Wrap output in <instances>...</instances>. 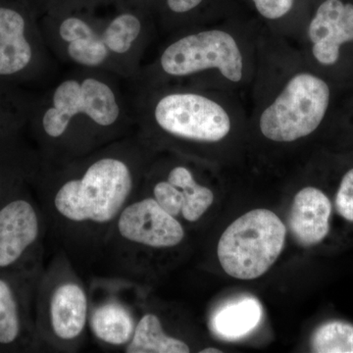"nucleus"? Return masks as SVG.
<instances>
[{"mask_svg":"<svg viewBox=\"0 0 353 353\" xmlns=\"http://www.w3.org/2000/svg\"><path fill=\"white\" fill-rule=\"evenodd\" d=\"M24 134L0 141V204L21 188L34 187L43 169L38 150Z\"/></svg>","mask_w":353,"mask_h":353,"instance_id":"15","label":"nucleus"},{"mask_svg":"<svg viewBox=\"0 0 353 353\" xmlns=\"http://www.w3.org/2000/svg\"><path fill=\"white\" fill-rule=\"evenodd\" d=\"M145 176V141L134 132L66 163L43 165L34 187L64 243L92 250L105 245Z\"/></svg>","mask_w":353,"mask_h":353,"instance_id":"1","label":"nucleus"},{"mask_svg":"<svg viewBox=\"0 0 353 353\" xmlns=\"http://www.w3.org/2000/svg\"><path fill=\"white\" fill-rule=\"evenodd\" d=\"M60 67L28 0H0V83L43 90L60 75Z\"/></svg>","mask_w":353,"mask_h":353,"instance_id":"5","label":"nucleus"},{"mask_svg":"<svg viewBox=\"0 0 353 353\" xmlns=\"http://www.w3.org/2000/svg\"><path fill=\"white\" fill-rule=\"evenodd\" d=\"M81 1H85V0H28L34 10L38 14L39 18L43 14Z\"/></svg>","mask_w":353,"mask_h":353,"instance_id":"24","label":"nucleus"},{"mask_svg":"<svg viewBox=\"0 0 353 353\" xmlns=\"http://www.w3.org/2000/svg\"><path fill=\"white\" fill-rule=\"evenodd\" d=\"M39 92L0 83V141L25 134Z\"/></svg>","mask_w":353,"mask_h":353,"instance_id":"18","label":"nucleus"},{"mask_svg":"<svg viewBox=\"0 0 353 353\" xmlns=\"http://www.w3.org/2000/svg\"><path fill=\"white\" fill-rule=\"evenodd\" d=\"M129 85L139 134L155 131L178 141L216 143L231 130L225 109L205 95L192 92L152 94L145 88Z\"/></svg>","mask_w":353,"mask_h":353,"instance_id":"4","label":"nucleus"},{"mask_svg":"<svg viewBox=\"0 0 353 353\" xmlns=\"http://www.w3.org/2000/svg\"><path fill=\"white\" fill-rule=\"evenodd\" d=\"M221 350H216V348H204L203 350H201V353H219Z\"/></svg>","mask_w":353,"mask_h":353,"instance_id":"26","label":"nucleus"},{"mask_svg":"<svg viewBox=\"0 0 353 353\" xmlns=\"http://www.w3.org/2000/svg\"><path fill=\"white\" fill-rule=\"evenodd\" d=\"M46 46L60 66L106 72L132 81L146 43L143 6L120 0H85L43 14Z\"/></svg>","mask_w":353,"mask_h":353,"instance_id":"3","label":"nucleus"},{"mask_svg":"<svg viewBox=\"0 0 353 353\" xmlns=\"http://www.w3.org/2000/svg\"><path fill=\"white\" fill-rule=\"evenodd\" d=\"M330 88L322 80L303 73L290 79L283 92L260 117L265 138L290 143L315 131L324 119Z\"/></svg>","mask_w":353,"mask_h":353,"instance_id":"8","label":"nucleus"},{"mask_svg":"<svg viewBox=\"0 0 353 353\" xmlns=\"http://www.w3.org/2000/svg\"><path fill=\"white\" fill-rule=\"evenodd\" d=\"M331 201L322 190L307 187L294 196L289 215L290 233L299 245L321 243L330 231Z\"/></svg>","mask_w":353,"mask_h":353,"instance_id":"14","label":"nucleus"},{"mask_svg":"<svg viewBox=\"0 0 353 353\" xmlns=\"http://www.w3.org/2000/svg\"><path fill=\"white\" fill-rule=\"evenodd\" d=\"M29 187L16 190L0 204V271L39 278V252L46 223Z\"/></svg>","mask_w":353,"mask_h":353,"instance_id":"9","label":"nucleus"},{"mask_svg":"<svg viewBox=\"0 0 353 353\" xmlns=\"http://www.w3.org/2000/svg\"><path fill=\"white\" fill-rule=\"evenodd\" d=\"M39 279L0 271V352H29L39 347L31 313Z\"/></svg>","mask_w":353,"mask_h":353,"instance_id":"12","label":"nucleus"},{"mask_svg":"<svg viewBox=\"0 0 353 353\" xmlns=\"http://www.w3.org/2000/svg\"><path fill=\"white\" fill-rule=\"evenodd\" d=\"M125 348L126 353H188L185 341L168 336L159 317L145 313L138 320L134 334Z\"/></svg>","mask_w":353,"mask_h":353,"instance_id":"19","label":"nucleus"},{"mask_svg":"<svg viewBox=\"0 0 353 353\" xmlns=\"http://www.w3.org/2000/svg\"><path fill=\"white\" fill-rule=\"evenodd\" d=\"M311 347L318 353H353V326L348 323L331 321L316 330Z\"/></svg>","mask_w":353,"mask_h":353,"instance_id":"21","label":"nucleus"},{"mask_svg":"<svg viewBox=\"0 0 353 353\" xmlns=\"http://www.w3.org/2000/svg\"><path fill=\"white\" fill-rule=\"evenodd\" d=\"M134 132L128 81L87 69H68L39 90L26 130L44 166L66 163Z\"/></svg>","mask_w":353,"mask_h":353,"instance_id":"2","label":"nucleus"},{"mask_svg":"<svg viewBox=\"0 0 353 353\" xmlns=\"http://www.w3.org/2000/svg\"><path fill=\"white\" fill-rule=\"evenodd\" d=\"M37 294V332L39 343L70 350L82 340L88 325L87 290L69 264L51 266L39 277Z\"/></svg>","mask_w":353,"mask_h":353,"instance_id":"6","label":"nucleus"},{"mask_svg":"<svg viewBox=\"0 0 353 353\" xmlns=\"http://www.w3.org/2000/svg\"><path fill=\"white\" fill-rule=\"evenodd\" d=\"M137 322L131 307L116 297H108L90 307V330L97 341L109 347H126Z\"/></svg>","mask_w":353,"mask_h":353,"instance_id":"16","label":"nucleus"},{"mask_svg":"<svg viewBox=\"0 0 353 353\" xmlns=\"http://www.w3.org/2000/svg\"><path fill=\"white\" fill-rule=\"evenodd\" d=\"M120 1L129 2V3H134V4H137V6H143V4H141V0H120Z\"/></svg>","mask_w":353,"mask_h":353,"instance_id":"27","label":"nucleus"},{"mask_svg":"<svg viewBox=\"0 0 353 353\" xmlns=\"http://www.w3.org/2000/svg\"><path fill=\"white\" fill-rule=\"evenodd\" d=\"M312 52L319 63L333 65L340 48L353 41V6L341 0H326L318 8L308 29Z\"/></svg>","mask_w":353,"mask_h":353,"instance_id":"13","label":"nucleus"},{"mask_svg":"<svg viewBox=\"0 0 353 353\" xmlns=\"http://www.w3.org/2000/svg\"><path fill=\"white\" fill-rule=\"evenodd\" d=\"M162 75L185 78L208 69H218L225 78H243V57L238 44L226 32L210 30L185 34L167 46L158 58Z\"/></svg>","mask_w":353,"mask_h":353,"instance_id":"10","label":"nucleus"},{"mask_svg":"<svg viewBox=\"0 0 353 353\" xmlns=\"http://www.w3.org/2000/svg\"><path fill=\"white\" fill-rule=\"evenodd\" d=\"M257 11L267 19H279L290 12L294 0H252Z\"/></svg>","mask_w":353,"mask_h":353,"instance_id":"23","label":"nucleus"},{"mask_svg":"<svg viewBox=\"0 0 353 353\" xmlns=\"http://www.w3.org/2000/svg\"><path fill=\"white\" fill-rule=\"evenodd\" d=\"M203 0H166L167 7L176 15H183L201 6Z\"/></svg>","mask_w":353,"mask_h":353,"instance_id":"25","label":"nucleus"},{"mask_svg":"<svg viewBox=\"0 0 353 353\" xmlns=\"http://www.w3.org/2000/svg\"><path fill=\"white\" fill-rule=\"evenodd\" d=\"M261 316L259 301L243 297L221 307L211 318L210 327L216 336L224 340H239L259 326Z\"/></svg>","mask_w":353,"mask_h":353,"instance_id":"17","label":"nucleus"},{"mask_svg":"<svg viewBox=\"0 0 353 353\" xmlns=\"http://www.w3.org/2000/svg\"><path fill=\"white\" fill-rule=\"evenodd\" d=\"M287 229L275 213L254 209L227 228L218 243V259L228 275L259 278L275 263L285 245Z\"/></svg>","mask_w":353,"mask_h":353,"instance_id":"7","label":"nucleus"},{"mask_svg":"<svg viewBox=\"0 0 353 353\" xmlns=\"http://www.w3.org/2000/svg\"><path fill=\"white\" fill-rule=\"evenodd\" d=\"M336 208L341 217L353 222V169L341 180L336 196Z\"/></svg>","mask_w":353,"mask_h":353,"instance_id":"22","label":"nucleus"},{"mask_svg":"<svg viewBox=\"0 0 353 353\" xmlns=\"http://www.w3.org/2000/svg\"><path fill=\"white\" fill-rule=\"evenodd\" d=\"M183 238L185 230L180 221L152 196H137L118 216L105 245H112L118 257L134 248H175Z\"/></svg>","mask_w":353,"mask_h":353,"instance_id":"11","label":"nucleus"},{"mask_svg":"<svg viewBox=\"0 0 353 353\" xmlns=\"http://www.w3.org/2000/svg\"><path fill=\"white\" fill-rule=\"evenodd\" d=\"M165 179L180 190L183 201L181 216L188 222H197L212 205L214 201L212 190L199 185L188 167L183 165L172 167Z\"/></svg>","mask_w":353,"mask_h":353,"instance_id":"20","label":"nucleus"}]
</instances>
